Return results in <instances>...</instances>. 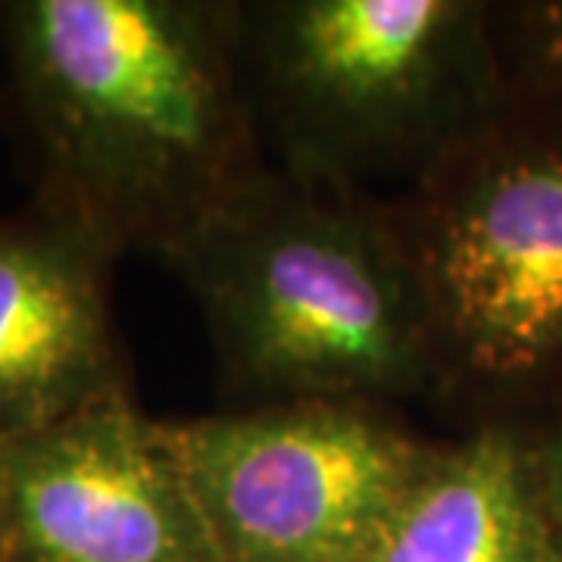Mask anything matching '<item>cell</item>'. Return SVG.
Returning a JSON list of instances; mask_svg holds the SVG:
<instances>
[{
  "label": "cell",
  "mask_w": 562,
  "mask_h": 562,
  "mask_svg": "<svg viewBox=\"0 0 562 562\" xmlns=\"http://www.w3.org/2000/svg\"><path fill=\"white\" fill-rule=\"evenodd\" d=\"M35 206L106 250L166 260L266 172L238 0L0 3Z\"/></svg>",
  "instance_id": "obj_1"
},
{
  "label": "cell",
  "mask_w": 562,
  "mask_h": 562,
  "mask_svg": "<svg viewBox=\"0 0 562 562\" xmlns=\"http://www.w3.org/2000/svg\"><path fill=\"white\" fill-rule=\"evenodd\" d=\"M162 262L244 406L435 401L419 281L382 198L272 162Z\"/></svg>",
  "instance_id": "obj_2"
},
{
  "label": "cell",
  "mask_w": 562,
  "mask_h": 562,
  "mask_svg": "<svg viewBox=\"0 0 562 562\" xmlns=\"http://www.w3.org/2000/svg\"><path fill=\"white\" fill-rule=\"evenodd\" d=\"M387 213L419 281L435 406L462 431L562 413V103L506 85L497 113Z\"/></svg>",
  "instance_id": "obj_3"
},
{
  "label": "cell",
  "mask_w": 562,
  "mask_h": 562,
  "mask_svg": "<svg viewBox=\"0 0 562 562\" xmlns=\"http://www.w3.org/2000/svg\"><path fill=\"white\" fill-rule=\"evenodd\" d=\"M269 160L347 191L431 172L506 98L491 0H238Z\"/></svg>",
  "instance_id": "obj_4"
},
{
  "label": "cell",
  "mask_w": 562,
  "mask_h": 562,
  "mask_svg": "<svg viewBox=\"0 0 562 562\" xmlns=\"http://www.w3.org/2000/svg\"><path fill=\"white\" fill-rule=\"evenodd\" d=\"M169 431L220 562H362L438 443L353 401L260 403Z\"/></svg>",
  "instance_id": "obj_5"
},
{
  "label": "cell",
  "mask_w": 562,
  "mask_h": 562,
  "mask_svg": "<svg viewBox=\"0 0 562 562\" xmlns=\"http://www.w3.org/2000/svg\"><path fill=\"white\" fill-rule=\"evenodd\" d=\"M0 562H220L169 422L128 391L3 443Z\"/></svg>",
  "instance_id": "obj_6"
},
{
  "label": "cell",
  "mask_w": 562,
  "mask_h": 562,
  "mask_svg": "<svg viewBox=\"0 0 562 562\" xmlns=\"http://www.w3.org/2000/svg\"><path fill=\"white\" fill-rule=\"evenodd\" d=\"M113 262L35 203L0 216V447L128 394Z\"/></svg>",
  "instance_id": "obj_7"
},
{
  "label": "cell",
  "mask_w": 562,
  "mask_h": 562,
  "mask_svg": "<svg viewBox=\"0 0 562 562\" xmlns=\"http://www.w3.org/2000/svg\"><path fill=\"white\" fill-rule=\"evenodd\" d=\"M550 535L522 435L479 428L435 443L362 562H541Z\"/></svg>",
  "instance_id": "obj_8"
},
{
  "label": "cell",
  "mask_w": 562,
  "mask_h": 562,
  "mask_svg": "<svg viewBox=\"0 0 562 562\" xmlns=\"http://www.w3.org/2000/svg\"><path fill=\"white\" fill-rule=\"evenodd\" d=\"M506 85L562 103V0H491Z\"/></svg>",
  "instance_id": "obj_9"
},
{
  "label": "cell",
  "mask_w": 562,
  "mask_h": 562,
  "mask_svg": "<svg viewBox=\"0 0 562 562\" xmlns=\"http://www.w3.org/2000/svg\"><path fill=\"white\" fill-rule=\"evenodd\" d=\"M531 457V472L538 484L543 516L550 528L562 535V413H557L531 435H522Z\"/></svg>",
  "instance_id": "obj_10"
},
{
  "label": "cell",
  "mask_w": 562,
  "mask_h": 562,
  "mask_svg": "<svg viewBox=\"0 0 562 562\" xmlns=\"http://www.w3.org/2000/svg\"><path fill=\"white\" fill-rule=\"evenodd\" d=\"M541 562H562V535H550V541H547V550H543Z\"/></svg>",
  "instance_id": "obj_11"
}]
</instances>
